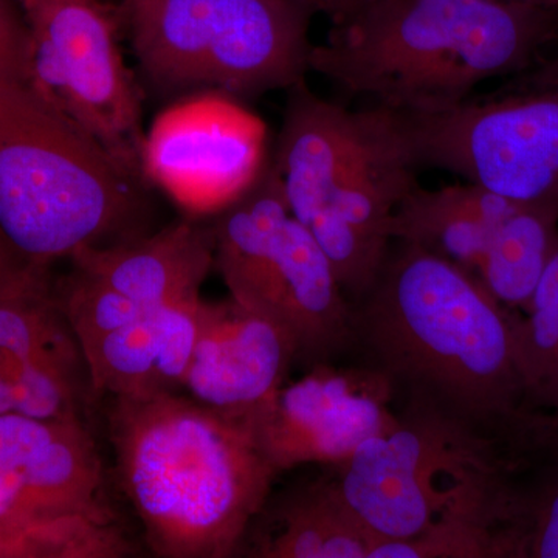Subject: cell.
Wrapping results in <instances>:
<instances>
[{
  "mask_svg": "<svg viewBox=\"0 0 558 558\" xmlns=\"http://www.w3.org/2000/svg\"><path fill=\"white\" fill-rule=\"evenodd\" d=\"M519 315L450 260L392 242L373 288L352 304L354 347L403 405L478 436L529 473L557 464L558 424L532 405Z\"/></svg>",
  "mask_w": 558,
  "mask_h": 558,
  "instance_id": "1",
  "label": "cell"
},
{
  "mask_svg": "<svg viewBox=\"0 0 558 558\" xmlns=\"http://www.w3.org/2000/svg\"><path fill=\"white\" fill-rule=\"evenodd\" d=\"M558 39V11L519 0H369L314 44L311 72L411 117L457 108Z\"/></svg>",
  "mask_w": 558,
  "mask_h": 558,
  "instance_id": "2",
  "label": "cell"
},
{
  "mask_svg": "<svg viewBox=\"0 0 558 558\" xmlns=\"http://www.w3.org/2000/svg\"><path fill=\"white\" fill-rule=\"evenodd\" d=\"M109 435L121 488L160 557L233 556L278 475L245 418L179 392L117 396Z\"/></svg>",
  "mask_w": 558,
  "mask_h": 558,
  "instance_id": "3",
  "label": "cell"
},
{
  "mask_svg": "<svg viewBox=\"0 0 558 558\" xmlns=\"http://www.w3.org/2000/svg\"><path fill=\"white\" fill-rule=\"evenodd\" d=\"M286 94L271 165L290 211L357 303L388 258L396 209L418 185L409 117L374 105L349 109L319 97L306 80Z\"/></svg>",
  "mask_w": 558,
  "mask_h": 558,
  "instance_id": "4",
  "label": "cell"
},
{
  "mask_svg": "<svg viewBox=\"0 0 558 558\" xmlns=\"http://www.w3.org/2000/svg\"><path fill=\"white\" fill-rule=\"evenodd\" d=\"M142 183L24 76L0 75V230L22 258L49 267L117 244Z\"/></svg>",
  "mask_w": 558,
  "mask_h": 558,
  "instance_id": "5",
  "label": "cell"
},
{
  "mask_svg": "<svg viewBox=\"0 0 558 558\" xmlns=\"http://www.w3.org/2000/svg\"><path fill=\"white\" fill-rule=\"evenodd\" d=\"M398 414L395 427L333 468L349 508L379 539L373 558L435 534H476L492 546L520 470L497 447L435 414L410 405Z\"/></svg>",
  "mask_w": 558,
  "mask_h": 558,
  "instance_id": "6",
  "label": "cell"
},
{
  "mask_svg": "<svg viewBox=\"0 0 558 558\" xmlns=\"http://www.w3.org/2000/svg\"><path fill=\"white\" fill-rule=\"evenodd\" d=\"M143 80L157 94L289 90L311 73L304 0H121Z\"/></svg>",
  "mask_w": 558,
  "mask_h": 558,
  "instance_id": "7",
  "label": "cell"
},
{
  "mask_svg": "<svg viewBox=\"0 0 558 558\" xmlns=\"http://www.w3.org/2000/svg\"><path fill=\"white\" fill-rule=\"evenodd\" d=\"M215 269L230 299L277 325L307 366L354 347L352 303L328 256L290 211L271 160L211 223Z\"/></svg>",
  "mask_w": 558,
  "mask_h": 558,
  "instance_id": "8",
  "label": "cell"
},
{
  "mask_svg": "<svg viewBox=\"0 0 558 558\" xmlns=\"http://www.w3.org/2000/svg\"><path fill=\"white\" fill-rule=\"evenodd\" d=\"M409 117L421 168L520 204L558 207V54L435 116Z\"/></svg>",
  "mask_w": 558,
  "mask_h": 558,
  "instance_id": "9",
  "label": "cell"
},
{
  "mask_svg": "<svg viewBox=\"0 0 558 558\" xmlns=\"http://www.w3.org/2000/svg\"><path fill=\"white\" fill-rule=\"evenodd\" d=\"M24 78L143 179L142 95L119 46L116 17L97 0H24Z\"/></svg>",
  "mask_w": 558,
  "mask_h": 558,
  "instance_id": "10",
  "label": "cell"
},
{
  "mask_svg": "<svg viewBox=\"0 0 558 558\" xmlns=\"http://www.w3.org/2000/svg\"><path fill=\"white\" fill-rule=\"evenodd\" d=\"M267 126L238 98L196 92L161 110L145 132L142 172L193 216L218 215L263 174Z\"/></svg>",
  "mask_w": 558,
  "mask_h": 558,
  "instance_id": "11",
  "label": "cell"
},
{
  "mask_svg": "<svg viewBox=\"0 0 558 558\" xmlns=\"http://www.w3.org/2000/svg\"><path fill=\"white\" fill-rule=\"evenodd\" d=\"M396 389L374 366H311L284 384L245 421L267 461L279 472L303 464H343L366 440L398 422Z\"/></svg>",
  "mask_w": 558,
  "mask_h": 558,
  "instance_id": "12",
  "label": "cell"
},
{
  "mask_svg": "<svg viewBox=\"0 0 558 558\" xmlns=\"http://www.w3.org/2000/svg\"><path fill=\"white\" fill-rule=\"evenodd\" d=\"M0 380L16 413L81 418L92 395L80 341L51 289L49 267L32 266L0 290Z\"/></svg>",
  "mask_w": 558,
  "mask_h": 558,
  "instance_id": "13",
  "label": "cell"
},
{
  "mask_svg": "<svg viewBox=\"0 0 558 558\" xmlns=\"http://www.w3.org/2000/svg\"><path fill=\"white\" fill-rule=\"evenodd\" d=\"M296 362L295 343L269 319L231 299L205 301L183 389L208 409L247 418Z\"/></svg>",
  "mask_w": 558,
  "mask_h": 558,
  "instance_id": "14",
  "label": "cell"
},
{
  "mask_svg": "<svg viewBox=\"0 0 558 558\" xmlns=\"http://www.w3.org/2000/svg\"><path fill=\"white\" fill-rule=\"evenodd\" d=\"M0 468L13 472L53 519L112 524L100 498V454L81 418L2 414Z\"/></svg>",
  "mask_w": 558,
  "mask_h": 558,
  "instance_id": "15",
  "label": "cell"
},
{
  "mask_svg": "<svg viewBox=\"0 0 558 558\" xmlns=\"http://www.w3.org/2000/svg\"><path fill=\"white\" fill-rule=\"evenodd\" d=\"M205 300L161 304L123 328L80 343L94 395L179 392L199 333Z\"/></svg>",
  "mask_w": 558,
  "mask_h": 558,
  "instance_id": "16",
  "label": "cell"
},
{
  "mask_svg": "<svg viewBox=\"0 0 558 558\" xmlns=\"http://www.w3.org/2000/svg\"><path fill=\"white\" fill-rule=\"evenodd\" d=\"M73 270L145 306L201 299L215 269L211 226L180 220L146 238L105 247H84L72 255Z\"/></svg>",
  "mask_w": 558,
  "mask_h": 558,
  "instance_id": "17",
  "label": "cell"
},
{
  "mask_svg": "<svg viewBox=\"0 0 558 558\" xmlns=\"http://www.w3.org/2000/svg\"><path fill=\"white\" fill-rule=\"evenodd\" d=\"M513 205L476 183L417 185L396 209L392 241L450 260L476 278Z\"/></svg>",
  "mask_w": 558,
  "mask_h": 558,
  "instance_id": "18",
  "label": "cell"
},
{
  "mask_svg": "<svg viewBox=\"0 0 558 558\" xmlns=\"http://www.w3.org/2000/svg\"><path fill=\"white\" fill-rule=\"evenodd\" d=\"M252 556L263 558H373L379 539L359 520L332 476L293 492L270 512Z\"/></svg>",
  "mask_w": 558,
  "mask_h": 558,
  "instance_id": "19",
  "label": "cell"
},
{
  "mask_svg": "<svg viewBox=\"0 0 558 558\" xmlns=\"http://www.w3.org/2000/svg\"><path fill=\"white\" fill-rule=\"evenodd\" d=\"M558 250V207L515 202L478 281L509 310L523 312Z\"/></svg>",
  "mask_w": 558,
  "mask_h": 558,
  "instance_id": "20",
  "label": "cell"
},
{
  "mask_svg": "<svg viewBox=\"0 0 558 558\" xmlns=\"http://www.w3.org/2000/svg\"><path fill=\"white\" fill-rule=\"evenodd\" d=\"M492 549L494 558H558V464L512 481Z\"/></svg>",
  "mask_w": 558,
  "mask_h": 558,
  "instance_id": "21",
  "label": "cell"
},
{
  "mask_svg": "<svg viewBox=\"0 0 558 558\" xmlns=\"http://www.w3.org/2000/svg\"><path fill=\"white\" fill-rule=\"evenodd\" d=\"M517 344L532 405L558 422V250L520 312Z\"/></svg>",
  "mask_w": 558,
  "mask_h": 558,
  "instance_id": "22",
  "label": "cell"
},
{
  "mask_svg": "<svg viewBox=\"0 0 558 558\" xmlns=\"http://www.w3.org/2000/svg\"><path fill=\"white\" fill-rule=\"evenodd\" d=\"M27 31L21 28L0 0V75L24 76Z\"/></svg>",
  "mask_w": 558,
  "mask_h": 558,
  "instance_id": "23",
  "label": "cell"
},
{
  "mask_svg": "<svg viewBox=\"0 0 558 558\" xmlns=\"http://www.w3.org/2000/svg\"><path fill=\"white\" fill-rule=\"evenodd\" d=\"M35 264L22 258L17 250L10 244L3 231L0 230V290L9 288Z\"/></svg>",
  "mask_w": 558,
  "mask_h": 558,
  "instance_id": "24",
  "label": "cell"
},
{
  "mask_svg": "<svg viewBox=\"0 0 558 558\" xmlns=\"http://www.w3.org/2000/svg\"><path fill=\"white\" fill-rule=\"evenodd\" d=\"M304 2L315 11V14H326L330 21L337 22L354 13L369 0H304Z\"/></svg>",
  "mask_w": 558,
  "mask_h": 558,
  "instance_id": "25",
  "label": "cell"
},
{
  "mask_svg": "<svg viewBox=\"0 0 558 558\" xmlns=\"http://www.w3.org/2000/svg\"><path fill=\"white\" fill-rule=\"evenodd\" d=\"M2 557H28L27 550L21 543L14 542L13 538L7 537L0 532V558Z\"/></svg>",
  "mask_w": 558,
  "mask_h": 558,
  "instance_id": "26",
  "label": "cell"
},
{
  "mask_svg": "<svg viewBox=\"0 0 558 558\" xmlns=\"http://www.w3.org/2000/svg\"><path fill=\"white\" fill-rule=\"evenodd\" d=\"M519 2L531 3V5L542 7V9H545V7L550 5V3L556 2V0H519Z\"/></svg>",
  "mask_w": 558,
  "mask_h": 558,
  "instance_id": "27",
  "label": "cell"
}]
</instances>
